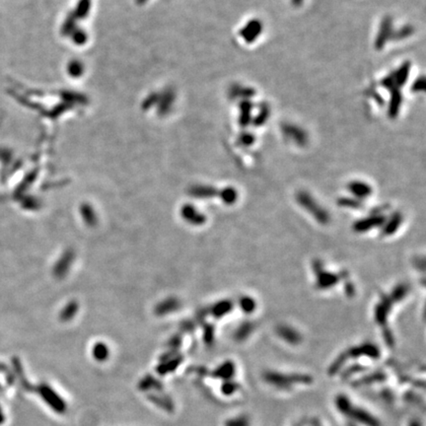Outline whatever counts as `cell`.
Wrapping results in <instances>:
<instances>
[{"instance_id":"cell-1","label":"cell","mask_w":426,"mask_h":426,"mask_svg":"<svg viewBox=\"0 0 426 426\" xmlns=\"http://www.w3.org/2000/svg\"><path fill=\"white\" fill-rule=\"evenodd\" d=\"M263 379L266 384L284 391L299 385H311L314 382L313 377L305 373H283L272 370L264 373Z\"/></svg>"},{"instance_id":"cell-2","label":"cell","mask_w":426,"mask_h":426,"mask_svg":"<svg viewBox=\"0 0 426 426\" xmlns=\"http://www.w3.org/2000/svg\"><path fill=\"white\" fill-rule=\"evenodd\" d=\"M296 201L298 204L304 208L307 212L311 216H313L317 222L322 225H327L330 220V214L327 211L326 208L321 206L319 202L315 200L309 193L300 190L296 194Z\"/></svg>"},{"instance_id":"cell-3","label":"cell","mask_w":426,"mask_h":426,"mask_svg":"<svg viewBox=\"0 0 426 426\" xmlns=\"http://www.w3.org/2000/svg\"><path fill=\"white\" fill-rule=\"evenodd\" d=\"M313 271L316 275V287L319 290L330 289L342 280L339 273H334L325 269L320 260H315L313 262Z\"/></svg>"},{"instance_id":"cell-4","label":"cell","mask_w":426,"mask_h":426,"mask_svg":"<svg viewBox=\"0 0 426 426\" xmlns=\"http://www.w3.org/2000/svg\"><path fill=\"white\" fill-rule=\"evenodd\" d=\"M349 420L354 422L355 424H361L364 426H382L380 419L375 416L373 413H369L367 410L360 408L354 404L351 407L350 411L346 414Z\"/></svg>"},{"instance_id":"cell-5","label":"cell","mask_w":426,"mask_h":426,"mask_svg":"<svg viewBox=\"0 0 426 426\" xmlns=\"http://www.w3.org/2000/svg\"><path fill=\"white\" fill-rule=\"evenodd\" d=\"M347 359H357L360 357H368L371 359H379L381 352L379 347L372 343H364L359 346H352L345 351Z\"/></svg>"},{"instance_id":"cell-6","label":"cell","mask_w":426,"mask_h":426,"mask_svg":"<svg viewBox=\"0 0 426 426\" xmlns=\"http://www.w3.org/2000/svg\"><path fill=\"white\" fill-rule=\"evenodd\" d=\"M386 215L384 214H378V213H372L369 216L359 219L354 222L352 229L356 233H366L374 228L382 227L387 220Z\"/></svg>"},{"instance_id":"cell-7","label":"cell","mask_w":426,"mask_h":426,"mask_svg":"<svg viewBox=\"0 0 426 426\" xmlns=\"http://www.w3.org/2000/svg\"><path fill=\"white\" fill-rule=\"evenodd\" d=\"M395 304V302L392 300V298L384 294L381 293V302H379L376 306H375V310H374V317H375V321L378 325H380L383 328L388 327V317L390 312L392 311V307Z\"/></svg>"},{"instance_id":"cell-8","label":"cell","mask_w":426,"mask_h":426,"mask_svg":"<svg viewBox=\"0 0 426 426\" xmlns=\"http://www.w3.org/2000/svg\"><path fill=\"white\" fill-rule=\"evenodd\" d=\"M263 32V23L259 19L249 21L240 31V36L248 44L253 42Z\"/></svg>"},{"instance_id":"cell-9","label":"cell","mask_w":426,"mask_h":426,"mask_svg":"<svg viewBox=\"0 0 426 426\" xmlns=\"http://www.w3.org/2000/svg\"><path fill=\"white\" fill-rule=\"evenodd\" d=\"M392 34H393V21L390 16H386L381 23L380 30L376 37V40H375L376 50L378 51L382 50L385 47L389 39L392 38Z\"/></svg>"},{"instance_id":"cell-10","label":"cell","mask_w":426,"mask_h":426,"mask_svg":"<svg viewBox=\"0 0 426 426\" xmlns=\"http://www.w3.org/2000/svg\"><path fill=\"white\" fill-rule=\"evenodd\" d=\"M282 132L288 138L292 139L293 141L299 146H305L308 141L307 133L297 125L285 123L282 125Z\"/></svg>"},{"instance_id":"cell-11","label":"cell","mask_w":426,"mask_h":426,"mask_svg":"<svg viewBox=\"0 0 426 426\" xmlns=\"http://www.w3.org/2000/svg\"><path fill=\"white\" fill-rule=\"evenodd\" d=\"M276 333L281 339L291 346H298L302 342V335L297 330L287 325H280L276 329Z\"/></svg>"},{"instance_id":"cell-12","label":"cell","mask_w":426,"mask_h":426,"mask_svg":"<svg viewBox=\"0 0 426 426\" xmlns=\"http://www.w3.org/2000/svg\"><path fill=\"white\" fill-rule=\"evenodd\" d=\"M348 191L352 195V198L362 200L368 199L372 195V186L361 181H352L347 185Z\"/></svg>"},{"instance_id":"cell-13","label":"cell","mask_w":426,"mask_h":426,"mask_svg":"<svg viewBox=\"0 0 426 426\" xmlns=\"http://www.w3.org/2000/svg\"><path fill=\"white\" fill-rule=\"evenodd\" d=\"M402 223V215L399 212L392 214L390 218H387L386 222L382 226L381 235L384 237H389L394 235Z\"/></svg>"},{"instance_id":"cell-14","label":"cell","mask_w":426,"mask_h":426,"mask_svg":"<svg viewBox=\"0 0 426 426\" xmlns=\"http://www.w3.org/2000/svg\"><path fill=\"white\" fill-rule=\"evenodd\" d=\"M402 102V95L400 93L399 88H395L391 90V99L389 105V117L391 119H396L399 115V109Z\"/></svg>"},{"instance_id":"cell-15","label":"cell","mask_w":426,"mask_h":426,"mask_svg":"<svg viewBox=\"0 0 426 426\" xmlns=\"http://www.w3.org/2000/svg\"><path fill=\"white\" fill-rule=\"evenodd\" d=\"M240 119L239 123L246 127L252 122V111L253 104L250 100H242L240 103Z\"/></svg>"},{"instance_id":"cell-16","label":"cell","mask_w":426,"mask_h":426,"mask_svg":"<svg viewBox=\"0 0 426 426\" xmlns=\"http://www.w3.org/2000/svg\"><path fill=\"white\" fill-rule=\"evenodd\" d=\"M411 67H412V63L410 61H406L403 62L400 67L396 70V72H394V79L396 82V85L398 87H401L403 86L407 81L409 79L410 76V71H411Z\"/></svg>"},{"instance_id":"cell-17","label":"cell","mask_w":426,"mask_h":426,"mask_svg":"<svg viewBox=\"0 0 426 426\" xmlns=\"http://www.w3.org/2000/svg\"><path fill=\"white\" fill-rule=\"evenodd\" d=\"M352 406H353L352 400L348 396H346V394H338L334 398V407L337 410V412L342 413L344 416H346V414L350 411Z\"/></svg>"},{"instance_id":"cell-18","label":"cell","mask_w":426,"mask_h":426,"mask_svg":"<svg viewBox=\"0 0 426 426\" xmlns=\"http://www.w3.org/2000/svg\"><path fill=\"white\" fill-rule=\"evenodd\" d=\"M255 95V91L251 87H244L241 85H234L230 90L232 98H242L243 100H249Z\"/></svg>"},{"instance_id":"cell-19","label":"cell","mask_w":426,"mask_h":426,"mask_svg":"<svg viewBox=\"0 0 426 426\" xmlns=\"http://www.w3.org/2000/svg\"><path fill=\"white\" fill-rule=\"evenodd\" d=\"M254 330V324L253 322L246 321L242 323V325L238 328V330L235 333V338L238 342H244L246 340L253 332Z\"/></svg>"},{"instance_id":"cell-20","label":"cell","mask_w":426,"mask_h":426,"mask_svg":"<svg viewBox=\"0 0 426 426\" xmlns=\"http://www.w3.org/2000/svg\"><path fill=\"white\" fill-rule=\"evenodd\" d=\"M409 292H410V286L406 283H399V285H397L392 290L391 295H389V296L392 298V300L395 303H398L399 301L403 300L407 297Z\"/></svg>"},{"instance_id":"cell-21","label":"cell","mask_w":426,"mask_h":426,"mask_svg":"<svg viewBox=\"0 0 426 426\" xmlns=\"http://www.w3.org/2000/svg\"><path fill=\"white\" fill-rule=\"evenodd\" d=\"M240 308L245 314H252L257 309V302L253 297L245 295L240 298Z\"/></svg>"},{"instance_id":"cell-22","label":"cell","mask_w":426,"mask_h":426,"mask_svg":"<svg viewBox=\"0 0 426 426\" xmlns=\"http://www.w3.org/2000/svg\"><path fill=\"white\" fill-rule=\"evenodd\" d=\"M269 115H270L269 106H267L266 103H264L260 106L259 114L254 117V119L252 121L255 126H261L264 123H266V120L269 118Z\"/></svg>"},{"instance_id":"cell-23","label":"cell","mask_w":426,"mask_h":426,"mask_svg":"<svg viewBox=\"0 0 426 426\" xmlns=\"http://www.w3.org/2000/svg\"><path fill=\"white\" fill-rule=\"evenodd\" d=\"M337 204L340 207L350 209H360L363 207L362 201L354 198H340L337 200Z\"/></svg>"},{"instance_id":"cell-24","label":"cell","mask_w":426,"mask_h":426,"mask_svg":"<svg viewBox=\"0 0 426 426\" xmlns=\"http://www.w3.org/2000/svg\"><path fill=\"white\" fill-rule=\"evenodd\" d=\"M414 32V29L413 26L411 25H407V26L401 27L399 30L397 31H393L392 34V38L393 40H400L409 38L410 36H412Z\"/></svg>"},{"instance_id":"cell-25","label":"cell","mask_w":426,"mask_h":426,"mask_svg":"<svg viewBox=\"0 0 426 426\" xmlns=\"http://www.w3.org/2000/svg\"><path fill=\"white\" fill-rule=\"evenodd\" d=\"M222 200L226 202L227 204H233L238 200V191L234 187H226L222 190Z\"/></svg>"},{"instance_id":"cell-26","label":"cell","mask_w":426,"mask_h":426,"mask_svg":"<svg viewBox=\"0 0 426 426\" xmlns=\"http://www.w3.org/2000/svg\"><path fill=\"white\" fill-rule=\"evenodd\" d=\"M226 426H251V419L248 415L243 414L228 420Z\"/></svg>"},{"instance_id":"cell-27","label":"cell","mask_w":426,"mask_h":426,"mask_svg":"<svg viewBox=\"0 0 426 426\" xmlns=\"http://www.w3.org/2000/svg\"><path fill=\"white\" fill-rule=\"evenodd\" d=\"M255 138L253 136V134L251 133H242L238 137V144L240 146L249 147L253 145Z\"/></svg>"},{"instance_id":"cell-28","label":"cell","mask_w":426,"mask_h":426,"mask_svg":"<svg viewBox=\"0 0 426 426\" xmlns=\"http://www.w3.org/2000/svg\"><path fill=\"white\" fill-rule=\"evenodd\" d=\"M235 364L231 361L226 362L222 367L219 368L220 371V375H222L223 377H226L228 380H230V378H232L235 375Z\"/></svg>"},{"instance_id":"cell-29","label":"cell","mask_w":426,"mask_h":426,"mask_svg":"<svg viewBox=\"0 0 426 426\" xmlns=\"http://www.w3.org/2000/svg\"><path fill=\"white\" fill-rule=\"evenodd\" d=\"M232 310H233V303L230 301H224L217 305L215 309V313L217 316H223L224 314L231 312Z\"/></svg>"},{"instance_id":"cell-30","label":"cell","mask_w":426,"mask_h":426,"mask_svg":"<svg viewBox=\"0 0 426 426\" xmlns=\"http://www.w3.org/2000/svg\"><path fill=\"white\" fill-rule=\"evenodd\" d=\"M385 378H386V375H385L384 373H375V374H372V375H369V376L365 377V378H364V380H362L360 383H361V384H363V383H375V382H382V381H384V380H385Z\"/></svg>"},{"instance_id":"cell-31","label":"cell","mask_w":426,"mask_h":426,"mask_svg":"<svg viewBox=\"0 0 426 426\" xmlns=\"http://www.w3.org/2000/svg\"><path fill=\"white\" fill-rule=\"evenodd\" d=\"M381 84H382V86L384 88H386V89L390 90V91L393 90V89H395V88H399L396 85V82H395V79H394V74L393 73L390 74L389 76H387L384 79L382 80Z\"/></svg>"},{"instance_id":"cell-32","label":"cell","mask_w":426,"mask_h":426,"mask_svg":"<svg viewBox=\"0 0 426 426\" xmlns=\"http://www.w3.org/2000/svg\"><path fill=\"white\" fill-rule=\"evenodd\" d=\"M425 79H424L423 76L417 78L413 82V86H412V91L414 93L424 91L425 90Z\"/></svg>"},{"instance_id":"cell-33","label":"cell","mask_w":426,"mask_h":426,"mask_svg":"<svg viewBox=\"0 0 426 426\" xmlns=\"http://www.w3.org/2000/svg\"><path fill=\"white\" fill-rule=\"evenodd\" d=\"M225 387H226V392L225 393H226L227 395H232L233 393H235V392H237L239 390L240 386L237 383L228 382V384Z\"/></svg>"},{"instance_id":"cell-34","label":"cell","mask_w":426,"mask_h":426,"mask_svg":"<svg viewBox=\"0 0 426 426\" xmlns=\"http://www.w3.org/2000/svg\"><path fill=\"white\" fill-rule=\"evenodd\" d=\"M408 426H423V424H422V422H421L419 419H417V418H413L412 420H410V422H409Z\"/></svg>"},{"instance_id":"cell-35","label":"cell","mask_w":426,"mask_h":426,"mask_svg":"<svg viewBox=\"0 0 426 426\" xmlns=\"http://www.w3.org/2000/svg\"><path fill=\"white\" fill-rule=\"evenodd\" d=\"M293 4L295 5V6H299V5H301L302 4V2H303V0H292Z\"/></svg>"},{"instance_id":"cell-36","label":"cell","mask_w":426,"mask_h":426,"mask_svg":"<svg viewBox=\"0 0 426 426\" xmlns=\"http://www.w3.org/2000/svg\"><path fill=\"white\" fill-rule=\"evenodd\" d=\"M311 426H323L322 425V423L320 422L319 420H315L313 423H312V425Z\"/></svg>"}]
</instances>
